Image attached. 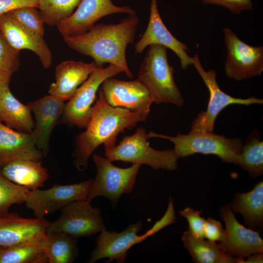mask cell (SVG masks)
<instances>
[{"mask_svg": "<svg viewBox=\"0 0 263 263\" xmlns=\"http://www.w3.org/2000/svg\"><path fill=\"white\" fill-rule=\"evenodd\" d=\"M139 22L136 14L130 15L118 23L95 24L84 33L63 38L70 48L91 57L98 67L105 63L113 64L132 78L126 50L134 41Z\"/></svg>", "mask_w": 263, "mask_h": 263, "instance_id": "obj_1", "label": "cell"}, {"mask_svg": "<svg viewBox=\"0 0 263 263\" xmlns=\"http://www.w3.org/2000/svg\"><path fill=\"white\" fill-rule=\"evenodd\" d=\"M149 114L111 106L99 91L86 130L75 140L73 164L79 171L85 170L90 157L100 145L116 144L118 134L144 121Z\"/></svg>", "mask_w": 263, "mask_h": 263, "instance_id": "obj_2", "label": "cell"}, {"mask_svg": "<svg viewBox=\"0 0 263 263\" xmlns=\"http://www.w3.org/2000/svg\"><path fill=\"white\" fill-rule=\"evenodd\" d=\"M167 49L160 45L149 46L137 79L149 91L153 102L171 103L180 107L184 99L175 82V71L169 64Z\"/></svg>", "mask_w": 263, "mask_h": 263, "instance_id": "obj_3", "label": "cell"}, {"mask_svg": "<svg viewBox=\"0 0 263 263\" xmlns=\"http://www.w3.org/2000/svg\"><path fill=\"white\" fill-rule=\"evenodd\" d=\"M147 137L163 138L172 142L173 151L178 158L195 153L212 154L219 157L223 162L235 165L238 164L243 147L240 139L227 138L213 132L190 131L187 134L178 132L175 136H170L150 132Z\"/></svg>", "mask_w": 263, "mask_h": 263, "instance_id": "obj_4", "label": "cell"}, {"mask_svg": "<svg viewBox=\"0 0 263 263\" xmlns=\"http://www.w3.org/2000/svg\"><path fill=\"white\" fill-rule=\"evenodd\" d=\"M145 129H136L134 133L124 137L118 144L104 145L105 157L111 161H122L145 164L154 169L175 170L178 157L171 149L156 150L151 147Z\"/></svg>", "mask_w": 263, "mask_h": 263, "instance_id": "obj_5", "label": "cell"}, {"mask_svg": "<svg viewBox=\"0 0 263 263\" xmlns=\"http://www.w3.org/2000/svg\"><path fill=\"white\" fill-rule=\"evenodd\" d=\"M92 158L96 174L89 187L87 200L91 202L96 197L103 196L116 207L120 197L132 191L141 165L132 164L130 167L121 168L106 157L93 153Z\"/></svg>", "mask_w": 263, "mask_h": 263, "instance_id": "obj_6", "label": "cell"}, {"mask_svg": "<svg viewBox=\"0 0 263 263\" xmlns=\"http://www.w3.org/2000/svg\"><path fill=\"white\" fill-rule=\"evenodd\" d=\"M190 59L209 94L207 110L200 113L192 121L191 132H213L216 117L224 109L229 105L249 106L263 103V99L254 96L242 98L234 97L226 94L220 89L217 82L216 71L213 69L206 71L201 64L198 54L190 57Z\"/></svg>", "mask_w": 263, "mask_h": 263, "instance_id": "obj_7", "label": "cell"}, {"mask_svg": "<svg viewBox=\"0 0 263 263\" xmlns=\"http://www.w3.org/2000/svg\"><path fill=\"white\" fill-rule=\"evenodd\" d=\"M122 72L120 68L113 64L95 69L65 104L61 123L86 128L92 115L99 88L106 79Z\"/></svg>", "mask_w": 263, "mask_h": 263, "instance_id": "obj_8", "label": "cell"}, {"mask_svg": "<svg viewBox=\"0 0 263 263\" xmlns=\"http://www.w3.org/2000/svg\"><path fill=\"white\" fill-rule=\"evenodd\" d=\"M227 55L226 76L236 81L259 76L263 71V46H252L242 40L229 28L223 29Z\"/></svg>", "mask_w": 263, "mask_h": 263, "instance_id": "obj_9", "label": "cell"}, {"mask_svg": "<svg viewBox=\"0 0 263 263\" xmlns=\"http://www.w3.org/2000/svg\"><path fill=\"white\" fill-rule=\"evenodd\" d=\"M106 229L99 208L87 200L74 201L61 209L60 217L50 222L47 233H62L77 239Z\"/></svg>", "mask_w": 263, "mask_h": 263, "instance_id": "obj_10", "label": "cell"}, {"mask_svg": "<svg viewBox=\"0 0 263 263\" xmlns=\"http://www.w3.org/2000/svg\"><path fill=\"white\" fill-rule=\"evenodd\" d=\"M93 180L91 178L68 185L54 184L45 189L29 190L24 203L35 217L44 218L74 201L87 200Z\"/></svg>", "mask_w": 263, "mask_h": 263, "instance_id": "obj_11", "label": "cell"}, {"mask_svg": "<svg viewBox=\"0 0 263 263\" xmlns=\"http://www.w3.org/2000/svg\"><path fill=\"white\" fill-rule=\"evenodd\" d=\"M116 13L130 15L136 12L128 6L115 5L112 0H81L75 11L56 26L63 37L78 35L88 31L103 17Z\"/></svg>", "mask_w": 263, "mask_h": 263, "instance_id": "obj_12", "label": "cell"}, {"mask_svg": "<svg viewBox=\"0 0 263 263\" xmlns=\"http://www.w3.org/2000/svg\"><path fill=\"white\" fill-rule=\"evenodd\" d=\"M142 225V223L138 221L131 224L120 232L110 231L106 229L103 230L96 239L95 246L87 262L94 263L106 258L107 263L113 261L118 263H124L129 249L148 237L146 233L138 235Z\"/></svg>", "mask_w": 263, "mask_h": 263, "instance_id": "obj_13", "label": "cell"}, {"mask_svg": "<svg viewBox=\"0 0 263 263\" xmlns=\"http://www.w3.org/2000/svg\"><path fill=\"white\" fill-rule=\"evenodd\" d=\"M220 212L225 228L224 238L219 244L226 254L244 260L252 254L263 253V239L237 221L230 206L222 207Z\"/></svg>", "mask_w": 263, "mask_h": 263, "instance_id": "obj_14", "label": "cell"}, {"mask_svg": "<svg viewBox=\"0 0 263 263\" xmlns=\"http://www.w3.org/2000/svg\"><path fill=\"white\" fill-rule=\"evenodd\" d=\"M100 91L112 106L149 114L153 103L146 87L137 79L123 81L112 77L101 84Z\"/></svg>", "mask_w": 263, "mask_h": 263, "instance_id": "obj_15", "label": "cell"}, {"mask_svg": "<svg viewBox=\"0 0 263 263\" xmlns=\"http://www.w3.org/2000/svg\"><path fill=\"white\" fill-rule=\"evenodd\" d=\"M152 45H162L172 50L178 57L182 69L186 70L192 65L187 45L174 37L164 24L158 11L157 0H151L149 23L134 46L135 53L141 54Z\"/></svg>", "mask_w": 263, "mask_h": 263, "instance_id": "obj_16", "label": "cell"}, {"mask_svg": "<svg viewBox=\"0 0 263 263\" xmlns=\"http://www.w3.org/2000/svg\"><path fill=\"white\" fill-rule=\"evenodd\" d=\"M35 117V126L30 133L37 148L44 156L50 151V140L65 107L64 101L51 94L29 102Z\"/></svg>", "mask_w": 263, "mask_h": 263, "instance_id": "obj_17", "label": "cell"}, {"mask_svg": "<svg viewBox=\"0 0 263 263\" xmlns=\"http://www.w3.org/2000/svg\"><path fill=\"white\" fill-rule=\"evenodd\" d=\"M50 223L45 218H24L14 212L0 215V248L43 238Z\"/></svg>", "mask_w": 263, "mask_h": 263, "instance_id": "obj_18", "label": "cell"}, {"mask_svg": "<svg viewBox=\"0 0 263 263\" xmlns=\"http://www.w3.org/2000/svg\"><path fill=\"white\" fill-rule=\"evenodd\" d=\"M0 32L14 49H26L35 53L45 69L52 63L51 52L44 37L39 36L18 23L9 13L0 16Z\"/></svg>", "mask_w": 263, "mask_h": 263, "instance_id": "obj_19", "label": "cell"}, {"mask_svg": "<svg viewBox=\"0 0 263 263\" xmlns=\"http://www.w3.org/2000/svg\"><path fill=\"white\" fill-rule=\"evenodd\" d=\"M98 67H99L94 61L91 63L72 60L62 61L56 68L55 81L50 85L49 94L64 101L69 100Z\"/></svg>", "mask_w": 263, "mask_h": 263, "instance_id": "obj_20", "label": "cell"}, {"mask_svg": "<svg viewBox=\"0 0 263 263\" xmlns=\"http://www.w3.org/2000/svg\"><path fill=\"white\" fill-rule=\"evenodd\" d=\"M43 156L30 133L13 129L0 120V168L13 160H41Z\"/></svg>", "mask_w": 263, "mask_h": 263, "instance_id": "obj_21", "label": "cell"}, {"mask_svg": "<svg viewBox=\"0 0 263 263\" xmlns=\"http://www.w3.org/2000/svg\"><path fill=\"white\" fill-rule=\"evenodd\" d=\"M0 173L13 183L29 190L43 187L49 177L41 160L18 159L0 168Z\"/></svg>", "mask_w": 263, "mask_h": 263, "instance_id": "obj_22", "label": "cell"}, {"mask_svg": "<svg viewBox=\"0 0 263 263\" xmlns=\"http://www.w3.org/2000/svg\"><path fill=\"white\" fill-rule=\"evenodd\" d=\"M181 240L196 263H243L244 261L226 254L219 244L194 237L188 230L183 233Z\"/></svg>", "mask_w": 263, "mask_h": 263, "instance_id": "obj_23", "label": "cell"}, {"mask_svg": "<svg viewBox=\"0 0 263 263\" xmlns=\"http://www.w3.org/2000/svg\"><path fill=\"white\" fill-rule=\"evenodd\" d=\"M0 120L16 131L31 133L35 122L28 105L20 102L8 89L0 99Z\"/></svg>", "mask_w": 263, "mask_h": 263, "instance_id": "obj_24", "label": "cell"}, {"mask_svg": "<svg viewBox=\"0 0 263 263\" xmlns=\"http://www.w3.org/2000/svg\"><path fill=\"white\" fill-rule=\"evenodd\" d=\"M239 212L251 228L261 227L263 224V182L256 184L245 193H237L230 206Z\"/></svg>", "mask_w": 263, "mask_h": 263, "instance_id": "obj_25", "label": "cell"}, {"mask_svg": "<svg viewBox=\"0 0 263 263\" xmlns=\"http://www.w3.org/2000/svg\"><path fill=\"white\" fill-rule=\"evenodd\" d=\"M42 248L49 263H72L79 254L77 239L62 233H46Z\"/></svg>", "mask_w": 263, "mask_h": 263, "instance_id": "obj_26", "label": "cell"}, {"mask_svg": "<svg viewBox=\"0 0 263 263\" xmlns=\"http://www.w3.org/2000/svg\"><path fill=\"white\" fill-rule=\"evenodd\" d=\"M43 238L0 248V263H48L42 248Z\"/></svg>", "mask_w": 263, "mask_h": 263, "instance_id": "obj_27", "label": "cell"}, {"mask_svg": "<svg viewBox=\"0 0 263 263\" xmlns=\"http://www.w3.org/2000/svg\"><path fill=\"white\" fill-rule=\"evenodd\" d=\"M237 165L252 177L263 173V142L260 138L257 130L252 132L243 144Z\"/></svg>", "mask_w": 263, "mask_h": 263, "instance_id": "obj_28", "label": "cell"}, {"mask_svg": "<svg viewBox=\"0 0 263 263\" xmlns=\"http://www.w3.org/2000/svg\"><path fill=\"white\" fill-rule=\"evenodd\" d=\"M81 0H38V9L44 23L56 26L75 11Z\"/></svg>", "mask_w": 263, "mask_h": 263, "instance_id": "obj_29", "label": "cell"}, {"mask_svg": "<svg viewBox=\"0 0 263 263\" xmlns=\"http://www.w3.org/2000/svg\"><path fill=\"white\" fill-rule=\"evenodd\" d=\"M29 190L13 183L0 173V215L8 212L13 205L24 203Z\"/></svg>", "mask_w": 263, "mask_h": 263, "instance_id": "obj_30", "label": "cell"}, {"mask_svg": "<svg viewBox=\"0 0 263 263\" xmlns=\"http://www.w3.org/2000/svg\"><path fill=\"white\" fill-rule=\"evenodd\" d=\"M8 13L22 27L37 35L43 37L44 22L37 8L30 6L23 7Z\"/></svg>", "mask_w": 263, "mask_h": 263, "instance_id": "obj_31", "label": "cell"}, {"mask_svg": "<svg viewBox=\"0 0 263 263\" xmlns=\"http://www.w3.org/2000/svg\"><path fill=\"white\" fill-rule=\"evenodd\" d=\"M19 52L12 48L0 32V75H10L19 65Z\"/></svg>", "mask_w": 263, "mask_h": 263, "instance_id": "obj_32", "label": "cell"}, {"mask_svg": "<svg viewBox=\"0 0 263 263\" xmlns=\"http://www.w3.org/2000/svg\"><path fill=\"white\" fill-rule=\"evenodd\" d=\"M202 210L187 207L179 212L188 223V230L195 237L204 238V225L205 219L201 216Z\"/></svg>", "mask_w": 263, "mask_h": 263, "instance_id": "obj_33", "label": "cell"}, {"mask_svg": "<svg viewBox=\"0 0 263 263\" xmlns=\"http://www.w3.org/2000/svg\"><path fill=\"white\" fill-rule=\"evenodd\" d=\"M204 4L221 6L234 14H240L245 10H253L251 0H198Z\"/></svg>", "mask_w": 263, "mask_h": 263, "instance_id": "obj_34", "label": "cell"}, {"mask_svg": "<svg viewBox=\"0 0 263 263\" xmlns=\"http://www.w3.org/2000/svg\"><path fill=\"white\" fill-rule=\"evenodd\" d=\"M225 230L220 221L212 218L205 219L204 225V238L211 242L219 243L223 241Z\"/></svg>", "mask_w": 263, "mask_h": 263, "instance_id": "obj_35", "label": "cell"}, {"mask_svg": "<svg viewBox=\"0 0 263 263\" xmlns=\"http://www.w3.org/2000/svg\"><path fill=\"white\" fill-rule=\"evenodd\" d=\"M28 6L38 9V0H0V16L16 9Z\"/></svg>", "mask_w": 263, "mask_h": 263, "instance_id": "obj_36", "label": "cell"}, {"mask_svg": "<svg viewBox=\"0 0 263 263\" xmlns=\"http://www.w3.org/2000/svg\"><path fill=\"white\" fill-rule=\"evenodd\" d=\"M11 77L10 75H0V99L6 91L10 88Z\"/></svg>", "mask_w": 263, "mask_h": 263, "instance_id": "obj_37", "label": "cell"}, {"mask_svg": "<svg viewBox=\"0 0 263 263\" xmlns=\"http://www.w3.org/2000/svg\"><path fill=\"white\" fill-rule=\"evenodd\" d=\"M263 263V254L258 252L252 254L244 259L243 263Z\"/></svg>", "mask_w": 263, "mask_h": 263, "instance_id": "obj_38", "label": "cell"}]
</instances>
